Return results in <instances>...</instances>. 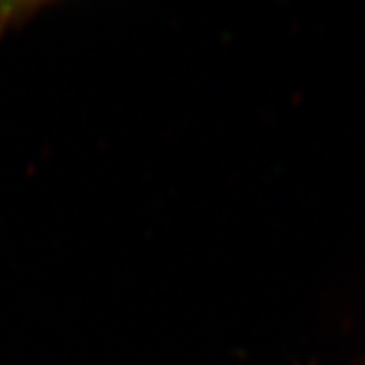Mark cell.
<instances>
[{
    "mask_svg": "<svg viewBox=\"0 0 365 365\" xmlns=\"http://www.w3.org/2000/svg\"><path fill=\"white\" fill-rule=\"evenodd\" d=\"M312 365H315V364H312ZM354 365H365V360H361V361H358V364H354Z\"/></svg>",
    "mask_w": 365,
    "mask_h": 365,
    "instance_id": "1",
    "label": "cell"
}]
</instances>
